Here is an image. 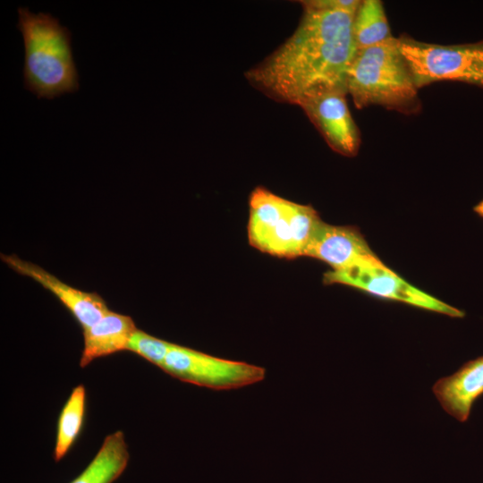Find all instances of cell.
I'll use <instances>...</instances> for the list:
<instances>
[{"mask_svg":"<svg viewBox=\"0 0 483 483\" xmlns=\"http://www.w3.org/2000/svg\"><path fill=\"white\" fill-rule=\"evenodd\" d=\"M360 1H302L293 33L245 76L279 102L301 106L327 92L347 93L346 80L357 47L353 16Z\"/></svg>","mask_w":483,"mask_h":483,"instance_id":"obj_1","label":"cell"},{"mask_svg":"<svg viewBox=\"0 0 483 483\" xmlns=\"http://www.w3.org/2000/svg\"><path fill=\"white\" fill-rule=\"evenodd\" d=\"M24 47L23 83L38 98L51 99L79 89L71 32L49 13L17 10Z\"/></svg>","mask_w":483,"mask_h":483,"instance_id":"obj_2","label":"cell"},{"mask_svg":"<svg viewBox=\"0 0 483 483\" xmlns=\"http://www.w3.org/2000/svg\"><path fill=\"white\" fill-rule=\"evenodd\" d=\"M347 94L359 109L380 106L413 114L421 110L418 88L402 54L399 39L357 49L350 65Z\"/></svg>","mask_w":483,"mask_h":483,"instance_id":"obj_3","label":"cell"},{"mask_svg":"<svg viewBox=\"0 0 483 483\" xmlns=\"http://www.w3.org/2000/svg\"><path fill=\"white\" fill-rule=\"evenodd\" d=\"M402 54L418 89L438 81H456L483 89V39L440 45L398 38Z\"/></svg>","mask_w":483,"mask_h":483,"instance_id":"obj_4","label":"cell"},{"mask_svg":"<svg viewBox=\"0 0 483 483\" xmlns=\"http://www.w3.org/2000/svg\"><path fill=\"white\" fill-rule=\"evenodd\" d=\"M183 382L215 390H231L262 381L266 369L172 343L161 367Z\"/></svg>","mask_w":483,"mask_h":483,"instance_id":"obj_5","label":"cell"},{"mask_svg":"<svg viewBox=\"0 0 483 483\" xmlns=\"http://www.w3.org/2000/svg\"><path fill=\"white\" fill-rule=\"evenodd\" d=\"M324 283L348 285L374 296L399 301L452 318H462L464 311L411 285L384 263L359 265L343 270H329Z\"/></svg>","mask_w":483,"mask_h":483,"instance_id":"obj_6","label":"cell"},{"mask_svg":"<svg viewBox=\"0 0 483 483\" xmlns=\"http://www.w3.org/2000/svg\"><path fill=\"white\" fill-rule=\"evenodd\" d=\"M346 95L327 92L305 100L300 106L334 151L354 157L360 146V133L348 107Z\"/></svg>","mask_w":483,"mask_h":483,"instance_id":"obj_7","label":"cell"},{"mask_svg":"<svg viewBox=\"0 0 483 483\" xmlns=\"http://www.w3.org/2000/svg\"><path fill=\"white\" fill-rule=\"evenodd\" d=\"M303 256L321 260L335 271L359 265L383 263L356 227L332 225L322 220Z\"/></svg>","mask_w":483,"mask_h":483,"instance_id":"obj_8","label":"cell"},{"mask_svg":"<svg viewBox=\"0 0 483 483\" xmlns=\"http://www.w3.org/2000/svg\"><path fill=\"white\" fill-rule=\"evenodd\" d=\"M1 259L11 269L32 278L55 295L85 330L109 311L106 301L96 292H84L62 282L41 267L18 256L1 254Z\"/></svg>","mask_w":483,"mask_h":483,"instance_id":"obj_9","label":"cell"},{"mask_svg":"<svg viewBox=\"0 0 483 483\" xmlns=\"http://www.w3.org/2000/svg\"><path fill=\"white\" fill-rule=\"evenodd\" d=\"M432 391L449 415L465 422L473 403L483 394V356L464 363L451 376L438 379Z\"/></svg>","mask_w":483,"mask_h":483,"instance_id":"obj_10","label":"cell"},{"mask_svg":"<svg viewBox=\"0 0 483 483\" xmlns=\"http://www.w3.org/2000/svg\"><path fill=\"white\" fill-rule=\"evenodd\" d=\"M137 329L131 317L109 310L94 325L82 330L84 346L80 367L97 358L127 350L128 343Z\"/></svg>","mask_w":483,"mask_h":483,"instance_id":"obj_11","label":"cell"},{"mask_svg":"<svg viewBox=\"0 0 483 483\" xmlns=\"http://www.w3.org/2000/svg\"><path fill=\"white\" fill-rule=\"evenodd\" d=\"M289 200L265 188H256L250 197L248 237L262 251L264 245L284 218Z\"/></svg>","mask_w":483,"mask_h":483,"instance_id":"obj_12","label":"cell"},{"mask_svg":"<svg viewBox=\"0 0 483 483\" xmlns=\"http://www.w3.org/2000/svg\"><path fill=\"white\" fill-rule=\"evenodd\" d=\"M129 452L122 431L108 435L87 468L71 483H112L125 470Z\"/></svg>","mask_w":483,"mask_h":483,"instance_id":"obj_13","label":"cell"},{"mask_svg":"<svg viewBox=\"0 0 483 483\" xmlns=\"http://www.w3.org/2000/svg\"><path fill=\"white\" fill-rule=\"evenodd\" d=\"M352 35L357 49L381 44L393 37L381 1L360 2L353 16Z\"/></svg>","mask_w":483,"mask_h":483,"instance_id":"obj_14","label":"cell"},{"mask_svg":"<svg viewBox=\"0 0 483 483\" xmlns=\"http://www.w3.org/2000/svg\"><path fill=\"white\" fill-rule=\"evenodd\" d=\"M85 388L82 385L74 387L60 413L54 458L60 461L70 450L78 436L85 412Z\"/></svg>","mask_w":483,"mask_h":483,"instance_id":"obj_15","label":"cell"},{"mask_svg":"<svg viewBox=\"0 0 483 483\" xmlns=\"http://www.w3.org/2000/svg\"><path fill=\"white\" fill-rule=\"evenodd\" d=\"M171 344L172 343L137 329L128 343L127 350L161 369Z\"/></svg>","mask_w":483,"mask_h":483,"instance_id":"obj_16","label":"cell"},{"mask_svg":"<svg viewBox=\"0 0 483 483\" xmlns=\"http://www.w3.org/2000/svg\"><path fill=\"white\" fill-rule=\"evenodd\" d=\"M474 212L483 218V199L473 208Z\"/></svg>","mask_w":483,"mask_h":483,"instance_id":"obj_17","label":"cell"}]
</instances>
